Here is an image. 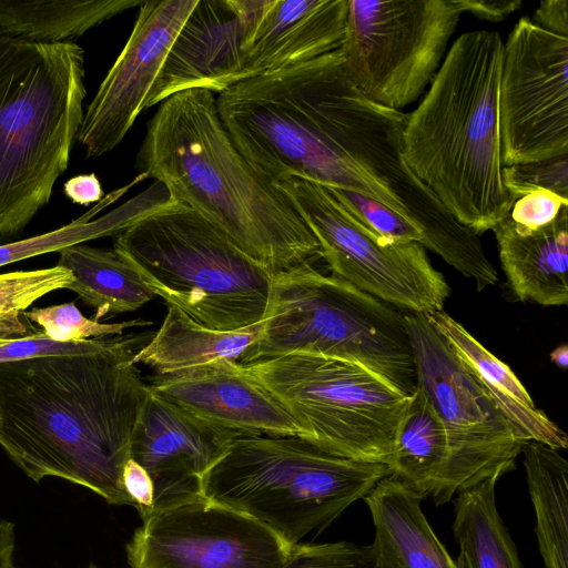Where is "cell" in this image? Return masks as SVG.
Returning a JSON list of instances; mask_svg holds the SVG:
<instances>
[{
  "mask_svg": "<svg viewBox=\"0 0 568 568\" xmlns=\"http://www.w3.org/2000/svg\"><path fill=\"white\" fill-rule=\"evenodd\" d=\"M152 336L124 333L94 353L0 364V446L26 476L133 506L122 474L151 393L134 357Z\"/></svg>",
  "mask_w": 568,
  "mask_h": 568,
  "instance_id": "cell-1",
  "label": "cell"
},
{
  "mask_svg": "<svg viewBox=\"0 0 568 568\" xmlns=\"http://www.w3.org/2000/svg\"><path fill=\"white\" fill-rule=\"evenodd\" d=\"M136 160L174 202L220 227L273 276L322 258L317 239L290 197L233 144L213 92L191 89L162 101Z\"/></svg>",
  "mask_w": 568,
  "mask_h": 568,
  "instance_id": "cell-2",
  "label": "cell"
},
{
  "mask_svg": "<svg viewBox=\"0 0 568 568\" xmlns=\"http://www.w3.org/2000/svg\"><path fill=\"white\" fill-rule=\"evenodd\" d=\"M504 42L497 31L458 37L407 114L403 152L442 205L477 235L493 230L515 200L503 183L498 89Z\"/></svg>",
  "mask_w": 568,
  "mask_h": 568,
  "instance_id": "cell-3",
  "label": "cell"
},
{
  "mask_svg": "<svg viewBox=\"0 0 568 568\" xmlns=\"http://www.w3.org/2000/svg\"><path fill=\"white\" fill-rule=\"evenodd\" d=\"M84 51L75 42L0 36V242L49 203L83 119Z\"/></svg>",
  "mask_w": 568,
  "mask_h": 568,
  "instance_id": "cell-4",
  "label": "cell"
},
{
  "mask_svg": "<svg viewBox=\"0 0 568 568\" xmlns=\"http://www.w3.org/2000/svg\"><path fill=\"white\" fill-rule=\"evenodd\" d=\"M389 475L385 464L339 457L300 436L239 434L204 475L202 494L294 546Z\"/></svg>",
  "mask_w": 568,
  "mask_h": 568,
  "instance_id": "cell-5",
  "label": "cell"
},
{
  "mask_svg": "<svg viewBox=\"0 0 568 568\" xmlns=\"http://www.w3.org/2000/svg\"><path fill=\"white\" fill-rule=\"evenodd\" d=\"M113 250L200 325L233 332L265 317L273 275L187 205L173 201L136 220L113 236Z\"/></svg>",
  "mask_w": 568,
  "mask_h": 568,
  "instance_id": "cell-6",
  "label": "cell"
},
{
  "mask_svg": "<svg viewBox=\"0 0 568 568\" xmlns=\"http://www.w3.org/2000/svg\"><path fill=\"white\" fill-rule=\"evenodd\" d=\"M404 314L306 264L273 276L260 333L237 363L293 353L339 357L364 365L412 396L417 376Z\"/></svg>",
  "mask_w": 568,
  "mask_h": 568,
  "instance_id": "cell-7",
  "label": "cell"
},
{
  "mask_svg": "<svg viewBox=\"0 0 568 568\" xmlns=\"http://www.w3.org/2000/svg\"><path fill=\"white\" fill-rule=\"evenodd\" d=\"M321 57L244 80L219 93L216 109L230 139L272 182L296 178L346 189L406 215L386 189L329 140Z\"/></svg>",
  "mask_w": 568,
  "mask_h": 568,
  "instance_id": "cell-8",
  "label": "cell"
},
{
  "mask_svg": "<svg viewBox=\"0 0 568 568\" xmlns=\"http://www.w3.org/2000/svg\"><path fill=\"white\" fill-rule=\"evenodd\" d=\"M293 416L302 438L344 458L388 466L412 396L364 365L293 353L241 364Z\"/></svg>",
  "mask_w": 568,
  "mask_h": 568,
  "instance_id": "cell-9",
  "label": "cell"
},
{
  "mask_svg": "<svg viewBox=\"0 0 568 568\" xmlns=\"http://www.w3.org/2000/svg\"><path fill=\"white\" fill-rule=\"evenodd\" d=\"M327 135L404 207L423 232L422 245L476 283L497 284L498 274L479 235L460 224L405 161L403 133L407 113L377 104L351 83L337 50L324 57Z\"/></svg>",
  "mask_w": 568,
  "mask_h": 568,
  "instance_id": "cell-10",
  "label": "cell"
},
{
  "mask_svg": "<svg viewBox=\"0 0 568 568\" xmlns=\"http://www.w3.org/2000/svg\"><path fill=\"white\" fill-rule=\"evenodd\" d=\"M459 0H347L338 48L368 100L402 111L427 90L463 14Z\"/></svg>",
  "mask_w": 568,
  "mask_h": 568,
  "instance_id": "cell-11",
  "label": "cell"
},
{
  "mask_svg": "<svg viewBox=\"0 0 568 568\" xmlns=\"http://www.w3.org/2000/svg\"><path fill=\"white\" fill-rule=\"evenodd\" d=\"M417 385L440 417L446 458L432 496L436 506L516 468L524 442L424 314L405 313Z\"/></svg>",
  "mask_w": 568,
  "mask_h": 568,
  "instance_id": "cell-12",
  "label": "cell"
},
{
  "mask_svg": "<svg viewBox=\"0 0 568 568\" xmlns=\"http://www.w3.org/2000/svg\"><path fill=\"white\" fill-rule=\"evenodd\" d=\"M274 183L317 239L331 274L408 313L444 310L449 285L420 243H398L376 235L320 184L296 178Z\"/></svg>",
  "mask_w": 568,
  "mask_h": 568,
  "instance_id": "cell-13",
  "label": "cell"
},
{
  "mask_svg": "<svg viewBox=\"0 0 568 568\" xmlns=\"http://www.w3.org/2000/svg\"><path fill=\"white\" fill-rule=\"evenodd\" d=\"M498 124L503 166L568 154V38L528 17L504 43Z\"/></svg>",
  "mask_w": 568,
  "mask_h": 568,
  "instance_id": "cell-14",
  "label": "cell"
},
{
  "mask_svg": "<svg viewBox=\"0 0 568 568\" xmlns=\"http://www.w3.org/2000/svg\"><path fill=\"white\" fill-rule=\"evenodd\" d=\"M125 544L130 568H280L292 545L204 497L154 513Z\"/></svg>",
  "mask_w": 568,
  "mask_h": 568,
  "instance_id": "cell-15",
  "label": "cell"
},
{
  "mask_svg": "<svg viewBox=\"0 0 568 568\" xmlns=\"http://www.w3.org/2000/svg\"><path fill=\"white\" fill-rule=\"evenodd\" d=\"M197 0H148L126 43L83 113L77 141L88 158L112 151L144 110L168 53Z\"/></svg>",
  "mask_w": 568,
  "mask_h": 568,
  "instance_id": "cell-16",
  "label": "cell"
},
{
  "mask_svg": "<svg viewBox=\"0 0 568 568\" xmlns=\"http://www.w3.org/2000/svg\"><path fill=\"white\" fill-rule=\"evenodd\" d=\"M273 0H197L149 92L144 109L185 90L219 94L239 75Z\"/></svg>",
  "mask_w": 568,
  "mask_h": 568,
  "instance_id": "cell-17",
  "label": "cell"
},
{
  "mask_svg": "<svg viewBox=\"0 0 568 568\" xmlns=\"http://www.w3.org/2000/svg\"><path fill=\"white\" fill-rule=\"evenodd\" d=\"M239 434L197 419L151 392L130 452L151 477V515L203 498L204 475Z\"/></svg>",
  "mask_w": 568,
  "mask_h": 568,
  "instance_id": "cell-18",
  "label": "cell"
},
{
  "mask_svg": "<svg viewBox=\"0 0 568 568\" xmlns=\"http://www.w3.org/2000/svg\"><path fill=\"white\" fill-rule=\"evenodd\" d=\"M149 388L207 424L240 434L300 436L286 408L234 361L173 375H153Z\"/></svg>",
  "mask_w": 568,
  "mask_h": 568,
  "instance_id": "cell-19",
  "label": "cell"
},
{
  "mask_svg": "<svg viewBox=\"0 0 568 568\" xmlns=\"http://www.w3.org/2000/svg\"><path fill=\"white\" fill-rule=\"evenodd\" d=\"M347 0H273L239 82L300 64L341 47Z\"/></svg>",
  "mask_w": 568,
  "mask_h": 568,
  "instance_id": "cell-20",
  "label": "cell"
},
{
  "mask_svg": "<svg viewBox=\"0 0 568 568\" xmlns=\"http://www.w3.org/2000/svg\"><path fill=\"white\" fill-rule=\"evenodd\" d=\"M424 315L485 390L520 440L538 442L558 450L567 448V435L537 408L525 386L507 364L493 355L444 310Z\"/></svg>",
  "mask_w": 568,
  "mask_h": 568,
  "instance_id": "cell-21",
  "label": "cell"
},
{
  "mask_svg": "<svg viewBox=\"0 0 568 568\" xmlns=\"http://www.w3.org/2000/svg\"><path fill=\"white\" fill-rule=\"evenodd\" d=\"M500 264L518 301L568 304V205L537 230H524L507 214L493 230Z\"/></svg>",
  "mask_w": 568,
  "mask_h": 568,
  "instance_id": "cell-22",
  "label": "cell"
},
{
  "mask_svg": "<svg viewBox=\"0 0 568 568\" xmlns=\"http://www.w3.org/2000/svg\"><path fill=\"white\" fill-rule=\"evenodd\" d=\"M363 499L375 528L377 568H462L432 529L424 498L402 480L389 475Z\"/></svg>",
  "mask_w": 568,
  "mask_h": 568,
  "instance_id": "cell-23",
  "label": "cell"
},
{
  "mask_svg": "<svg viewBox=\"0 0 568 568\" xmlns=\"http://www.w3.org/2000/svg\"><path fill=\"white\" fill-rule=\"evenodd\" d=\"M261 326L262 322L233 332L215 331L168 305L161 326L134 361L151 367L155 375H173L217 361L237 362L257 337Z\"/></svg>",
  "mask_w": 568,
  "mask_h": 568,
  "instance_id": "cell-24",
  "label": "cell"
},
{
  "mask_svg": "<svg viewBox=\"0 0 568 568\" xmlns=\"http://www.w3.org/2000/svg\"><path fill=\"white\" fill-rule=\"evenodd\" d=\"M58 264L72 272L67 287L95 311L94 321L133 312L156 295L114 250L74 244L59 251Z\"/></svg>",
  "mask_w": 568,
  "mask_h": 568,
  "instance_id": "cell-25",
  "label": "cell"
},
{
  "mask_svg": "<svg viewBox=\"0 0 568 568\" xmlns=\"http://www.w3.org/2000/svg\"><path fill=\"white\" fill-rule=\"evenodd\" d=\"M144 0H0V36L38 43L74 42Z\"/></svg>",
  "mask_w": 568,
  "mask_h": 568,
  "instance_id": "cell-26",
  "label": "cell"
},
{
  "mask_svg": "<svg viewBox=\"0 0 568 568\" xmlns=\"http://www.w3.org/2000/svg\"><path fill=\"white\" fill-rule=\"evenodd\" d=\"M148 175L141 172L129 185L104 195L103 199L83 215L70 223L24 240L0 244V267L45 253L59 252L67 246L80 244L98 237L115 235L136 220L156 211L171 202L166 187L155 181L148 190L111 212L92 220L99 212L115 202L131 186Z\"/></svg>",
  "mask_w": 568,
  "mask_h": 568,
  "instance_id": "cell-27",
  "label": "cell"
},
{
  "mask_svg": "<svg viewBox=\"0 0 568 568\" xmlns=\"http://www.w3.org/2000/svg\"><path fill=\"white\" fill-rule=\"evenodd\" d=\"M521 454L544 567L568 568V462L538 442L524 443Z\"/></svg>",
  "mask_w": 568,
  "mask_h": 568,
  "instance_id": "cell-28",
  "label": "cell"
},
{
  "mask_svg": "<svg viewBox=\"0 0 568 568\" xmlns=\"http://www.w3.org/2000/svg\"><path fill=\"white\" fill-rule=\"evenodd\" d=\"M493 477L453 498V532L462 568H524L495 500Z\"/></svg>",
  "mask_w": 568,
  "mask_h": 568,
  "instance_id": "cell-29",
  "label": "cell"
},
{
  "mask_svg": "<svg viewBox=\"0 0 568 568\" xmlns=\"http://www.w3.org/2000/svg\"><path fill=\"white\" fill-rule=\"evenodd\" d=\"M446 458V432L425 390L417 385L395 435L390 476L424 499L432 498Z\"/></svg>",
  "mask_w": 568,
  "mask_h": 568,
  "instance_id": "cell-30",
  "label": "cell"
},
{
  "mask_svg": "<svg viewBox=\"0 0 568 568\" xmlns=\"http://www.w3.org/2000/svg\"><path fill=\"white\" fill-rule=\"evenodd\" d=\"M73 280L72 272L59 265L0 274V345L40 332L26 311L44 295L67 288Z\"/></svg>",
  "mask_w": 568,
  "mask_h": 568,
  "instance_id": "cell-31",
  "label": "cell"
},
{
  "mask_svg": "<svg viewBox=\"0 0 568 568\" xmlns=\"http://www.w3.org/2000/svg\"><path fill=\"white\" fill-rule=\"evenodd\" d=\"M26 316L31 323L40 326L49 338L61 343L122 335L129 329L152 324L151 321L144 318L111 324L101 323L84 317L73 302L33 307L26 311Z\"/></svg>",
  "mask_w": 568,
  "mask_h": 568,
  "instance_id": "cell-32",
  "label": "cell"
},
{
  "mask_svg": "<svg viewBox=\"0 0 568 568\" xmlns=\"http://www.w3.org/2000/svg\"><path fill=\"white\" fill-rule=\"evenodd\" d=\"M326 189L359 223L376 235L398 243L422 244L423 232L408 216L359 192L338 187Z\"/></svg>",
  "mask_w": 568,
  "mask_h": 568,
  "instance_id": "cell-33",
  "label": "cell"
},
{
  "mask_svg": "<svg viewBox=\"0 0 568 568\" xmlns=\"http://www.w3.org/2000/svg\"><path fill=\"white\" fill-rule=\"evenodd\" d=\"M503 183L515 201L537 190L568 200V154L503 166Z\"/></svg>",
  "mask_w": 568,
  "mask_h": 568,
  "instance_id": "cell-34",
  "label": "cell"
},
{
  "mask_svg": "<svg viewBox=\"0 0 568 568\" xmlns=\"http://www.w3.org/2000/svg\"><path fill=\"white\" fill-rule=\"evenodd\" d=\"M280 568H377L372 546L352 541L300 542Z\"/></svg>",
  "mask_w": 568,
  "mask_h": 568,
  "instance_id": "cell-35",
  "label": "cell"
},
{
  "mask_svg": "<svg viewBox=\"0 0 568 568\" xmlns=\"http://www.w3.org/2000/svg\"><path fill=\"white\" fill-rule=\"evenodd\" d=\"M568 200L547 190H537L517 199L508 215L516 226L537 230L552 222Z\"/></svg>",
  "mask_w": 568,
  "mask_h": 568,
  "instance_id": "cell-36",
  "label": "cell"
},
{
  "mask_svg": "<svg viewBox=\"0 0 568 568\" xmlns=\"http://www.w3.org/2000/svg\"><path fill=\"white\" fill-rule=\"evenodd\" d=\"M122 484L141 519L149 517L153 504V484L146 470L132 458L124 465Z\"/></svg>",
  "mask_w": 568,
  "mask_h": 568,
  "instance_id": "cell-37",
  "label": "cell"
},
{
  "mask_svg": "<svg viewBox=\"0 0 568 568\" xmlns=\"http://www.w3.org/2000/svg\"><path fill=\"white\" fill-rule=\"evenodd\" d=\"M531 22L550 33L568 38V1H541Z\"/></svg>",
  "mask_w": 568,
  "mask_h": 568,
  "instance_id": "cell-38",
  "label": "cell"
},
{
  "mask_svg": "<svg viewBox=\"0 0 568 568\" xmlns=\"http://www.w3.org/2000/svg\"><path fill=\"white\" fill-rule=\"evenodd\" d=\"M63 192L72 203L83 206L98 203L104 196L101 182L94 173L69 179L63 185Z\"/></svg>",
  "mask_w": 568,
  "mask_h": 568,
  "instance_id": "cell-39",
  "label": "cell"
},
{
  "mask_svg": "<svg viewBox=\"0 0 568 568\" xmlns=\"http://www.w3.org/2000/svg\"><path fill=\"white\" fill-rule=\"evenodd\" d=\"M463 12L490 22L504 20L520 8V0H459Z\"/></svg>",
  "mask_w": 568,
  "mask_h": 568,
  "instance_id": "cell-40",
  "label": "cell"
},
{
  "mask_svg": "<svg viewBox=\"0 0 568 568\" xmlns=\"http://www.w3.org/2000/svg\"><path fill=\"white\" fill-rule=\"evenodd\" d=\"M16 547L14 525L0 519V568H16L13 551Z\"/></svg>",
  "mask_w": 568,
  "mask_h": 568,
  "instance_id": "cell-41",
  "label": "cell"
},
{
  "mask_svg": "<svg viewBox=\"0 0 568 568\" xmlns=\"http://www.w3.org/2000/svg\"><path fill=\"white\" fill-rule=\"evenodd\" d=\"M550 361L559 368L565 369L568 365V346L562 344L557 346L549 355Z\"/></svg>",
  "mask_w": 568,
  "mask_h": 568,
  "instance_id": "cell-42",
  "label": "cell"
},
{
  "mask_svg": "<svg viewBox=\"0 0 568 568\" xmlns=\"http://www.w3.org/2000/svg\"><path fill=\"white\" fill-rule=\"evenodd\" d=\"M88 568H97V567H95V566H93V565H91V566H90V567H88Z\"/></svg>",
  "mask_w": 568,
  "mask_h": 568,
  "instance_id": "cell-43",
  "label": "cell"
}]
</instances>
